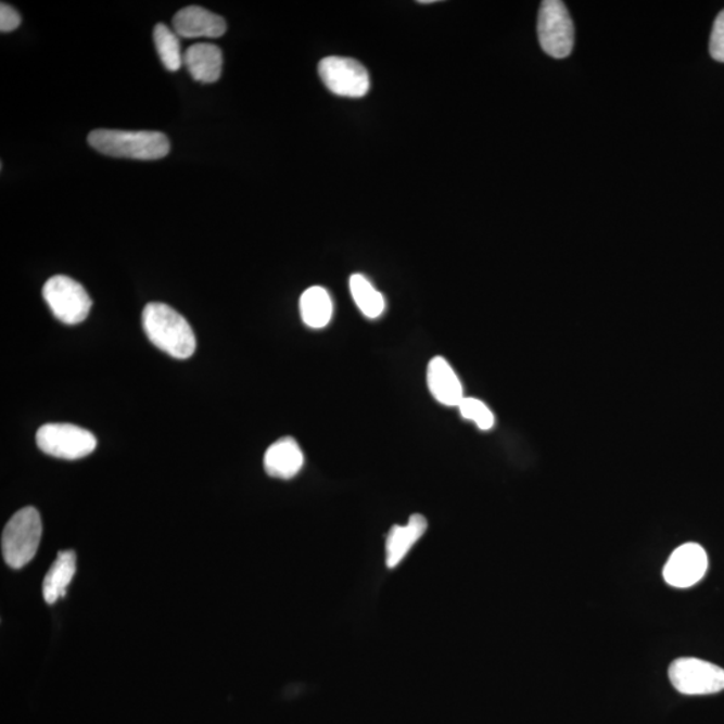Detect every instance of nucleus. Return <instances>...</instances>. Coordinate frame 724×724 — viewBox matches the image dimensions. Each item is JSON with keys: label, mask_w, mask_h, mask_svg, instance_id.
<instances>
[{"label": "nucleus", "mask_w": 724, "mask_h": 724, "mask_svg": "<svg viewBox=\"0 0 724 724\" xmlns=\"http://www.w3.org/2000/svg\"><path fill=\"white\" fill-rule=\"evenodd\" d=\"M142 327L148 339L170 357L186 360L196 351L195 333L187 319L173 307L151 302L142 312Z\"/></svg>", "instance_id": "nucleus-1"}, {"label": "nucleus", "mask_w": 724, "mask_h": 724, "mask_svg": "<svg viewBox=\"0 0 724 724\" xmlns=\"http://www.w3.org/2000/svg\"><path fill=\"white\" fill-rule=\"evenodd\" d=\"M91 148L117 158L158 160L168 155V137L151 130L97 129L89 134Z\"/></svg>", "instance_id": "nucleus-2"}, {"label": "nucleus", "mask_w": 724, "mask_h": 724, "mask_svg": "<svg viewBox=\"0 0 724 724\" xmlns=\"http://www.w3.org/2000/svg\"><path fill=\"white\" fill-rule=\"evenodd\" d=\"M42 537L41 516L34 507L16 511L5 524L2 534L4 561L14 569H21L36 557Z\"/></svg>", "instance_id": "nucleus-3"}, {"label": "nucleus", "mask_w": 724, "mask_h": 724, "mask_svg": "<svg viewBox=\"0 0 724 724\" xmlns=\"http://www.w3.org/2000/svg\"><path fill=\"white\" fill-rule=\"evenodd\" d=\"M538 39L541 48L552 59L562 60L572 53L574 26L566 3L546 0L538 14Z\"/></svg>", "instance_id": "nucleus-4"}, {"label": "nucleus", "mask_w": 724, "mask_h": 724, "mask_svg": "<svg viewBox=\"0 0 724 724\" xmlns=\"http://www.w3.org/2000/svg\"><path fill=\"white\" fill-rule=\"evenodd\" d=\"M43 299L59 321L81 323L89 316L91 300L81 283L66 276H55L45 283Z\"/></svg>", "instance_id": "nucleus-5"}, {"label": "nucleus", "mask_w": 724, "mask_h": 724, "mask_svg": "<svg viewBox=\"0 0 724 724\" xmlns=\"http://www.w3.org/2000/svg\"><path fill=\"white\" fill-rule=\"evenodd\" d=\"M37 444L42 453L54 458L77 460L94 452L97 439L78 425L50 423L38 430Z\"/></svg>", "instance_id": "nucleus-6"}, {"label": "nucleus", "mask_w": 724, "mask_h": 724, "mask_svg": "<svg viewBox=\"0 0 724 724\" xmlns=\"http://www.w3.org/2000/svg\"><path fill=\"white\" fill-rule=\"evenodd\" d=\"M669 675L672 686L683 695H711L724 689V670L697 658L675 660Z\"/></svg>", "instance_id": "nucleus-7"}, {"label": "nucleus", "mask_w": 724, "mask_h": 724, "mask_svg": "<svg viewBox=\"0 0 724 724\" xmlns=\"http://www.w3.org/2000/svg\"><path fill=\"white\" fill-rule=\"evenodd\" d=\"M318 74L325 87L341 97L360 99L370 88L367 68L360 62L345 56H327L319 62Z\"/></svg>", "instance_id": "nucleus-8"}, {"label": "nucleus", "mask_w": 724, "mask_h": 724, "mask_svg": "<svg viewBox=\"0 0 724 724\" xmlns=\"http://www.w3.org/2000/svg\"><path fill=\"white\" fill-rule=\"evenodd\" d=\"M709 569V557L702 546L684 544L672 552L663 569L665 583L677 589L697 585Z\"/></svg>", "instance_id": "nucleus-9"}, {"label": "nucleus", "mask_w": 724, "mask_h": 724, "mask_svg": "<svg viewBox=\"0 0 724 724\" xmlns=\"http://www.w3.org/2000/svg\"><path fill=\"white\" fill-rule=\"evenodd\" d=\"M173 25L181 38H219L227 31L226 21L201 5L181 9L174 16Z\"/></svg>", "instance_id": "nucleus-10"}, {"label": "nucleus", "mask_w": 724, "mask_h": 724, "mask_svg": "<svg viewBox=\"0 0 724 724\" xmlns=\"http://www.w3.org/2000/svg\"><path fill=\"white\" fill-rule=\"evenodd\" d=\"M304 453L295 439L284 436L271 444L265 454L264 466L267 474L278 479H292L304 467Z\"/></svg>", "instance_id": "nucleus-11"}, {"label": "nucleus", "mask_w": 724, "mask_h": 724, "mask_svg": "<svg viewBox=\"0 0 724 724\" xmlns=\"http://www.w3.org/2000/svg\"><path fill=\"white\" fill-rule=\"evenodd\" d=\"M427 381L432 396L443 406L459 407L465 398L463 385L452 365L443 357H433L429 364Z\"/></svg>", "instance_id": "nucleus-12"}, {"label": "nucleus", "mask_w": 724, "mask_h": 724, "mask_svg": "<svg viewBox=\"0 0 724 724\" xmlns=\"http://www.w3.org/2000/svg\"><path fill=\"white\" fill-rule=\"evenodd\" d=\"M429 529V522L421 515L410 516L406 526L395 524L388 534L385 543V562L390 569L401 566L404 558Z\"/></svg>", "instance_id": "nucleus-13"}, {"label": "nucleus", "mask_w": 724, "mask_h": 724, "mask_svg": "<svg viewBox=\"0 0 724 724\" xmlns=\"http://www.w3.org/2000/svg\"><path fill=\"white\" fill-rule=\"evenodd\" d=\"M185 65L195 81L214 84L221 76L224 54L218 46L213 43L192 45L186 50Z\"/></svg>", "instance_id": "nucleus-14"}, {"label": "nucleus", "mask_w": 724, "mask_h": 724, "mask_svg": "<svg viewBox=\"0 0 724 724\" xmlns=\"http://www.w3.org/2000/svg\"><path fill=\"white\" fill-rule=\"evenodd\" d=\"M77 570V556L73 550L59 552L53 566L43 580L42 595L45 601L55 604L66 596L68 585L72 584Z\"/></svg>", "instance_id": "nucleus-15"}, {"label": "nucleus", "mask_w": 724, "mask_h": 724, "mask_svg": "<svg viewBox=\"0 0 724 724\" xmlns=\"http://www.w3.org/2000/svg\"><path fill=\"white\" fill-rule=\"evenodd\" d=\"M302 321L313 329L327 327L333 316V302L327 289L313 287L301 296Z\"/></svg>", "instance_id": "nucleus-16"}, {"label": "nucleus", "mask_w": 724, "mask_h": 724, "mask_svg": "<svg viewBox=\"0 0 724 724\" xmlns=\"http://www.w3.org/2000/svg\"><path fill=\"white\" fill-rule=\"evenodd\" d=\"M353 300L365 317L379 318L385 310L384 295L376 290L363 274H353L350 279Z\"/></svg>", "instance_id": "nucleus-17"}, {"label": "nucleus", "mask_w": 724, "mask_h": 724, "mask_svg": "<svg viewBox=\"0 0 724 724\" xmlns=\"http://www.w3.org/2000/svg\"><path fill=\"white\" fill-rule=\"evenodd\" d=\"M153 41L160 61L169 72H178L185 65V54L181 53V45L178 34L163 23H158L153 30Z\"/></svg>", "instance_id": "nucleus-18"}, {"label": "nucleus", "mask_w": 724, "mask_h": 724, "mask_svg": "<svg viewBox=\"0 0 724 724\" xmlns=\"http://www.w3.org/2000/svg\"><path fill=\"white\" fill-rule=\"evenodd\" d=\"M459 410L465 419L474 421L479 430H492L495 423L494 414L486 404L474 397H465L459 404Z\"/></svg>", "instance_id": "nucleus-19"}, {"label": "nucleus", "mask_w": 724, "mask_h": 724, "mask_svg": "<svg viewBox=\"0 0 724 724\" xmlns=\"http://www.w3.org/2000/svg\"><path fill=\"white\" fill-rule=\"evenodd\" d=\"M712 59L724 64V10L716 16L710 39Z\"/></svg>", "instance_id": "nucleus-20"}, {"label": "nucleus", "mask_w": 724, "mask_h": 724, "mask_svg": "<svg viewBox=\"0 0 724 724\" xmlns=\"http://www.w3.org/2000/svg\"><path fill=\"white\" fill-rule=\"evenodd\" d=\"M21 22L22 18L18 11L11 8L8 3H2V5H0V31H14L15 28L20 27Z\"/></svg>", "instance_id": "nucleus-21"}]
</instances>
